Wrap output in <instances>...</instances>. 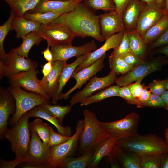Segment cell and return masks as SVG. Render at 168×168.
Segmentation results:
<instances>
[{"label": "cell", "mask_w": 168, "mask_h": 168, "mask_svg": "<svg viewBox=\"0 0 168 168\" xmlns=\"http://www.w3.org/2000/svg\"><path fill=\"white\" fill-rule=\"evenodd\" d=\"M145 3L147 5H152L157 3V0H139Z\"/></svg>", "instance_id": "91938a15"}, {"label": "cell", "mask_w": 168, "mask_h": 168, "mask_svg": "<svg viewBox=\"0 0 168 168\" xmlns=\"http://www.w3.org/2000/svg\"><path fill=\"white\" fill-rule=\"evenodd\" d=\"M85 4L91 10H102L111 11L115 10L113 0H85Z\"/></svg>", "instance_id": "74e56055"}, {"label": "cell", "mask_w": 168, "mask_h": 168, "mask_svg": "<svg viewBox=\"0 0 168 168\" xmlns=\"http://www.w3.org/2000/svg\"><path fill=\"white\" fill-rule=\"evenodd\" d=\"M60 15L53 12L34 13L27 12L23 16L29 20L37 22L40 25H46L52 23Z\"/></svg>", "instance_id": "8d00e7d4"}, {"label": "cell", "mask_w": 168, "mask_h": 168, "mask_svg": "<svg viewBox=\"0 0 168 168\" xmlns=\"http://www.w3.org/2000/svg\"><path fill=\"white\" fill-rule=\"evenodd\" d=\"M52 23L66 26L76 37H91L101 42L105 40L100 32L99 16L84 2L79 3L72 10L60 15Z\"/></svg>", "instance_id": "6da1fadb"}, {"label": "cell", "mask_w": 168, "mask_h": 168, "mask_svg": "<svg viewBox=\"0 0 168 168\" xmlns=\"http://www.w3.org/2000/svg\"><path fill=\"white\" fill-rule=\"evenodd\" d=\"M116 141L114 138L110 136L97 144L94 148L88 167L96 168L104 157H109L111 154Z\"/></svg>", "instance_id": "cb8c5ba5"}, {"label": "cell", "mask_w": 168, "mask_h": 168, "mask_svg": "<svg viewBox=\"0 0 168 168\" xmlns=\"http://www.w3.org/2000/svg\"><path fill=\"white\" fill-rule=\"evenodd\" d=\"M30 128L33 129L42 140L45 146L49 148V145L50 133L49 126L44 123L40 118H37L29 124Z\"/></svg>", "instance_id": "e575fe53"}, {"label": "cell", "mask_w": 168, "mask_h": 168, "mask_svg": "<svg viewBox=\"0 0 168 168\" xmlns=\"http://www.w3.org/2000/svg\"><path fill=\"white\" fill-rule=\"evenodd\" d=\"M52 62L53 67L50 72L45 78L40 80L41 87L50 98L53 96L58 77L67 61L55 60Z\"/></svg>", "instance_id": "603a6c76"}, {"label": "cell", "mask_w": 168, "mask_h": 168, "mask_svg": "<svg viewBox=\"0 0 168 168\" xmlns=\"http://www.w3.org/2000/svg\"><path fill=\"white\" fill-rule=\"evenodd\" d=\"M168 44V29L160 38L150 44L148 49L151 50Z\"/></svg>", "instance_id": "c3c4849f"}, {"label": "cell", "mask_w": 168, "mask_h": 168, "mask_svg": "<svg viewBox=\"0 0 168 168\" xmlns=\"http://www.w3.org/2000/svg\"><path fill=\"white\" fill-rule=\"evenodd\" d=\"M16 15L11 10L9 17L7 20L0 26V58L4 57L6 54L4 48V42L5 37L9 32L12 30L11 23L12 20Z\"/></svg>", "instance_id": "f35d334b"}, {"label": "cell", "mask_w": 168, "mask_h": 168, "mask_svg": "<svg viewBox=\"0 0 168 168\" xmlns=\"http://www.w3.org/2000/svg\"><path fill=\"white\" fill-rule=\"evenodd\" d=\"M20 164L17 160L14 159L11 161L0 160V168H14Z\"/></svg>", "instance_id": "816d5d0a"}, {"label": "cell", "mask_w": 168, "mask_h": 168, "mask_svg": "<svg viewBox=\"0 0 168 168\" xmlns=\"http://www.w3.org/2000/svg\"><path fill=\"white\" fill-rule=\"evenodd\" d=\"M57 0V1H69L70 0Z\"/></svg>", "instance_id": "e7e4bbea"}, {"label": "cell", "mask_w": 168, "mask_h": 168, "mask_svg": "<svg viewBox=\"0 0 168 168\" xmlns=\"http://www.w3.org/2000/svg\"><path fill=\"white\" fill-rule=\"evenodd\" d=\"M148 86H144L138 99L141 104L142 107H143L144 105L149 100L152 94L150 90H148Z\"/></svg>", "instance_id": "f907efd6"}, {"label": "cell", "mask_w": 168, "mask_h": 168, "mask_svg": "<svg viewBox=\"0 0 168 168\" xmlns=\"http://www.w3.org/2000/svg\"><path fill=\"white\" fill-rule=\"evenodd\" d=\"M130 51L137 57L143 59L147 49L148 44L136 31L128 32Z\"/></svg>", "instance_id": "d6a6232c"}, {"label": "cell", "mask_w": 168, "mask_h": 168, "mask_svg": "<svg viewBox=\"0 0 168 168\" xmlns=\"http://www.w3.org/2000/svg\"><path fill=\"white\" fill-rule=\"evenodd\" d=\"M37 62L19 55L13 48L3 57L0 58V79L20 72L36 69Z\"/></svg>", "instance_id": "ba28073f"}, {"label": "cell", "mask_w": 168, "mask_h": 168, "mask_svg": "<svg viewBox=\"0 0 168 168\" xmlns=\"http://www.w3.org/2000/svg\"><path fill=\"white\" fill-rule=\"evenodd\" d=\"M83 114V126L79 139L78 152L81 155L110 137L101 127L95 113L86 109Z\"/></svg>", "instance_id": "277c9868"}, {"label": "cell", "mask_w": 168, "mask_h": 168, "mask_svg": "<svg viewBox=\"0 0 168 168\" xmlns=\"http://www.w3.org/2000/svg\"><path fill=\"white\" fill-rule=\"evenodd\" d=\"M168 29V16L164 15L161 19L141 36L147 44H151L160 38Z\"/></svg>", "instance_id": "83f0119b"}, {"label": "cell", "mask_w": 168, "mask_h": 168, "mask_svg": "<svg viewBox=\"0 0 168 168\" xmlns=\"http://www.w3.org/2000/svg\"><path fill=\"white\" fill-rule=\"evenodd\" d=\"M105 54L90 65L86 67L77 72H74L71 78L76 81L74 86L65 93H62L60 100L66 99L70 94L77 89H80L86 82L101 71L104 67V61L106 56Z\"/></svg>", "instance_id": "9a60e30c"}, {"label": "cell", "mask_w": 168, "mask_h": 168, "mask_svg": "<svg viewBox=\"0 0 168 168\" xmlns=\"http://www.w3.org/2000/svg\"><path fill=\"white\" fill-rule=\"evenodd\" d=\"M155 52L158 54H161L168 56V44L159 47L156 49Z\"/></svg>", "instance_id": "9f6ffc18"}, {"label": "cell", "mask_w": 168, "mask_h": 168, "mask_svg": "<svg viewBox=\"0 0 168 168\" xmlns=\"http://www.w3.org/2000/svg\"><path fill=\"white\" fill-rule=\"evenodd\" d=\"M39 71L30 69L11 75L7 77L10 86L20 87L30 92L41 94L50 98L41 87L37 77Z\"/></svg>", "instance_id": "4fadbf2b"}, {"label": "cell", "mask_w": 168, "mask_h": 168, "mask_svg": "<svg viewBox=\"0 0 168 168\" xmlns=\"http://www.w3.org/2000/svg\"><path fill=\"white\" fill-rule=\"evenodd\" d=\"M31 138L28 149V161L25 168H49L50 148L46 147L37 133L30 128Z\"/></svg>", "instance_id": "30bf717a"}, {"label": "cell", "mask_w": 168, "mask_h": 168, "mask_svg": "<svg viewBox=\"0 0 168 168\" xmlns=\"http://www.w3.org/2000/svg\"><path fill=\"white\" fill-rule=\"evenodd\" d=\"M117 75L111 70L107 75L104 77H93L82 89L72 96L69 102L70 105L72 106L80 103L96 91L110 86L117 79Z\"/></svg>", "instance_id": "7c38bea8"}, {"label": "cell", "mask_w": 168, "mask_h": 168, "mask_svg": "<svg viewBox=\"0 0 168 168\" xmlns=\"http://www.w3.org/2000/svg\"><path fill=\"white\" fill-rule=\"evenodd\" d=\"M131 0H113L115 7V11L121 16Z\"/></svg>", "instance_id": "681fc988"}, {"label": "cell", "mask_w": 168, "mask_h": 168, "mask_svg": "<svg viewBox=\"0 0 168 168\" xmlns=\"http://www.w3.org/2000/svg\"><path fill=\"white\" fill-rule=\"evenodd\" d=\"M118 96L124 99L128 104L134 105L138 108H142L138 99L133 96L128 85L120 87Z\"/></svg>", "instance_id": "60d3db41"}, {"label": "cell", "mask_w": 168, "mask_h": 168, "mask_svg": "<svg viewBox=\"0 0 168 168\" xmlns=\"http://www.w3.org/2000/svg\"><path fill=\"white\" fill-rule=\"evenodd\" d=\"M163 0H157V3L162 8V5Z\"/></svg>", "instance_id": "6125c7cd"}, {"label": "cell", "mask_w": 168, "mask_h": 168, "mask_svg": "<svg viewBox=\"0 0 168 168\" xmlns=\"http://www.w3.org/2000/svg\"><path fill=\"white\" fill-rule=\"evenodd\" d=\"M124 32L116 33L107 38L101 47L89 53L87 58L75 69L77 72L82 69L91 65L105 54L111 49L114 50L118 47L122 40Z\"/></svg>", "instance_id": "d6986e66"}, {"label": "cell", "mask_w": 168, "mask_h": 168, "mask_svg": "<svg viewBox=\"0 0 168 168\" xmlns=\"http://www.w3.org/2000/svg\"><path fill=\"white\" fill-rule=\"evenodd\" d=\"M152 94L161 96L166 90L164 79L154 80L148 86Z\"/></svg>", "instance_id": "ee69618b"}, {"label": "cell", "mask_w": 168, "mask_h": 168, "mask_svg": "<svg viewBox=\"0 0 168 168\" xmlns=\"http://www.w3.org/2000/svg\"><path fill=\"white\" fill-rule=\"evenodd\" d=\"M160 158V168H168V152L162 154Z\"/></svg>", "instance_id": "11a10c76"}, {"label": "cell", "mask_w": 168, "mask_h": 168, "mask_svg": "<svg viewBox=\"0 0 168 168\" xmlns=\"http://www.w3.org/2000/svg\"><path fill=\"white\" fill-rule=\"evenodd\" d=\"M79 3L77 0L66 1L41 0L34 9L28 12L30 13L53 12L61 14L72 10Z\"/></svg>", "instance_id": "44dd1931"}, {"label": "cell", "mask_w": 168, "mask_h": 168, "mask_svg": "<svg viewBox=\"0 0 168 168\" xmlns=\"http://www.w3.org/2000/svg\"><path fill=\"white\" fill-rule=\"evenodd\" d=\"M96 49V43L93 40H91L79 46H74L72 44L55 45L51 47L50 50L53 56L52 61H67L71 58L90 53Z\"/></svg>", "instance_id": "5bb4252c"}, {"label": "cell", "mask_w": 168, "mask_h": 168, "mask_svg": "<svg viewBox=\"0 0 168 168\" xmlns=\"http://www.w3.org/2000/svg\"><path fill=\"white\" fill-rule=\"evenodd\" d=\"M143 78H141L136 81L134 83L129 85L130 91L133 96L135 98L138 99L144 86V84H141V82Z\"/></svg>", "instance_id": "bcb514c9"}, {"label": "cell", "mask_w": 168, "mask_h": 168, "mask_svg": "<svg viewBox=\"0 0 168 168\" xmlns=\"http://www.w3.org/2000/svg\"><path fill=\"white\" fill-rule=\"evenodd\" d=\"M28 111L24 114L13 127L5 132L3 138L11 144V149L15 155V159L20 163L28 161V149L30 141Z\"/></svg>", "instance_id": "3957f363"}, {"label": "cell", "mask_w": 168, "mask_h": 168, "mask_svg": "<svg viewBox=\"0 0 168 168\" xmlns=\"http://www.w3.org/2000/svg\"><path fill=\"white\" fill-rule=\"evenodd\" d=\"M83 124V120H79L77 123L75 133L70 138L63 143L50 147L49 168L57 167L63 160L73 155L78 143Z\"/></svg>", "instance_id": "9c48e42d"}, {"label": "cell", "mask_w": 168, "mask_h": 168, "mask_svg": "<svg viewBox=\"0 0 168 168\" xmlns=\"http://www.w3.org/2000/svg\"><path fill=\"white\" fill-rule=\"evenodd\" d=\"M40 25L37 22L16 15L13 18L11 23L12 30L16 32V37L22 39L30 33L37 30Z\"/></svg>", "instance_id": "484cf974"}, {"label": "cell", "mask_w": 168, "mask_h": 168, "mask_svg": "<svg viewBox=\"0 0 168 168\" xmlns=\"http://www.w3.org/2000/svg\"><path fill=\"white\" fill-rule=\"evenodd\" d=\"M50 46L47 45L46 48L41 51V53L42 54L44 58L47 61H52L53 56L51 50L49 49Z\"/></svg>", "instance_id": "db71d44e"}, {"label": "cell", "mask_w": 168, "mask_h": 168, "mask_svg": "<svg viewBox=\"0 0 168 168\" xmlns=\"http://www.w3.org/2000/svg\"><path fill=\"white\" fill-rule=\"evenodd\" d=\"M49 145L50 147L63 143L71 137V136H68L56 132L50 126H49Z\"/></svg>", "instance_id": "b9f144b4"}, {"label": "cell", "mask_w": 168, "mask_h": 168, "mask_svg": "<svg viewBox=\"0 0 168 168\" xmlns=\"http://www.w3.org/2000/svg\"><path fill=\"white\" fill-rule=\"evenodd\" d=\"M112 153L122 168H140L141 156L137 154L126 152L115 144Z\"/></svg>", "instance_id": "d4e9b609"}, {"label": "cell", "mask_w": 168, "mask_h": 168, "mask_svg": "<svg viewBox=\"0 0 168 168\" xmlns=\"http://www.w3.org/2000/svg\"><path fill=\"white\" fill-rule=\"evenodd\" d=\"M80 2H82L83 1H84L85 0H77Z\"/></svg>", "instance_id": "03108f58"}, {"label": "cell", "mask_w": 168, "mask_h": 168, "mask_svg": "<svg viewBox=\"0 0 168 168\" xmlns=\"http://www.w3.org/2000/svg\"><path fill=\"white\" fill-rule=\"evenodd\" d=\"M28 112L30 117L41 118L51 123L56 127L58 133L68 136H72L71 127L63 126L57 118L46 113L40 105L35 106L29 111Z\"/></svg>", "instance_id": "4316f807"}, {"label": "cell", "mask_w": 168, "mask_h": 168, "mask_svg": "<svg viewBox=\"0 0 168 168\" xmlns=\"http://www.w3.org/2000/svg\"><path fill=\"white\" fill-rule=\"evenodd\" d=\"M121 56L128 64L133 67L140 63L143 60L131 52L125 53Z\"/></svg>", "instance_id": "7dc6e473"}, {"label": "cell", "mask_w": 168, "mask_h": 168, "mask_svg": "<svg viewBox=\"0 0 168 168\" xmlns=\"http://www.w3.org/2000/svg\"><path fill=\"white\" fill-rule=\"evenodd\" d=\"M89 53L78 57L71 63L65 64L58 77L54 92L52 97V103L56 104L60 100V96L63 93L62 90L67 82L71 78L76 68L87 58Z\"/></svg>", "instance_id": "ffe728a7"}, {"label": "cell", "mask_w": 168, "mask_h": 168, "mask_svg": "<svg viewBox=\"0 0 168 168\" xmlns=\"http://www.w3.org/2000/svg\"><path fill=\"white\" fill-rule=\"evenodd\" d=\"M42 68V72L43 75L42 78H45L51 71L52 67V62L48 61L44 65L41 66Z\"/></svg>", "instance_id": "f5cc1de1"}, {"label": "cell", "mask_w": 168, "mask_h": 168, "mask_svg": "<svg viewBox=\"0 0 168 168\" xmlns=\"http://www.w3.org/2000/svg\"><path fill=\"white\" fill-rule=\"evenodd\" d=\"M16 103V110L10 120L13 125L26 112L35 106L44 103H49L50 98L41 94L29 92L18 87L10 86L8 89Z\"/></svg>", "instance_id": "5b68a950"}, {"label": "cell", "mask_w": 168, "mask_h": 168, "mask_svg": "<svg viewBox=\"0 0 168 168\" xmlns=\"http://www.w3.org/2000/svg\"><path fill=\"white\" fill-rule=\"evenodd\" d=\"M147 4L139 0H131L122 15L125 30L131 32L136 30L140 14Z\"/></svg>", "instance_id": "7402d4cb"}, {"label": "cell", "mask_w": 168, "mask_h": 168, "mask_svg": "<svg viewBox=\"0 0 168 168\" xmlns=\"http://www.w3.org/2000/svg\"><path fill=\"white\" fill-rule=\"evenodd\" d=\"M101 33L105 40L119 32L125 31L122 17L115 11L99 15Z\"/></svg>", "instance_id": "e0dca14e"}, {"label": "cell", "mask_w": 168, "mask_h": 168, "mask_svg": "<svg viewBox=\"0 0 168 168\" xmlns=\"http://www.w3.org/2000/svg\"><path fill=\"white\" fill-rule=\"evenodd\" d=\"M139 119V115L133 112L119 120L100 123L105 132L116 141L138 134Z\"/></svg>", "instance_id": "52a82bcc"}, {"label": "cell", "mask_w": 168, "mask_h": 168, "mask_svg": "<svg viewBox=\"0 0 168 168\" xmlns=\"http://www.w3.org/2000/svg\"><path fill=\"white\" fill-rule=\"evenodd\" d=\"M120 87L117 85L110 86L85 99L80 103V105L87 106L92 103L100 102L108 98L118 96Z\"/></svg>", "instance_id": "4dcf8cb0"}, {"label": "cell", "mask_w": 168, "mask_h": 168, "mask_svg": "<svg viewBox=\"0 0 168 168\" xmlns=\"http://www.w3.org/2000/svg\"><path fill=\"white\" fill-rule=\"evenodd\" d=\"M168 64L166 56H158L143 60L134 66L127 73L117 78L115 82L120 87L129 85L150 73L161 69Z\"/></svg>", "instance_id": "8992f818"}, {"label": "cell", "mask_w": 168, "mask_h": 168, "mask_svg": "<svg viewBox=\"0 0 168 168\" xmlns=\"http://www.w3.org/2000/svg\"><path fill=\"white\" fill-rule=\"evenodd\" d=\"M38 31L50 47L57 45L70 44L76 37L66 26L60 24L51 23L40 25Z\"/></svg>", "instance_id": "8fae6325"}, {"label": "cell", "mask_w": 168, "mask_h": 168, "mask_svg": "<svg viewBox=\"0 0 168 168\" xmlns=\"http://www.w3.org/2000/svg\"><path fill=\"white\" fill-rule=\"evenodd\" d=\"M16 110L15 100L8 89L2 86L0 90V137L3 138L8 129V120L9 116L14 113Z\"/></svg>", "instance_id": "ac0fdd59"}, {"label": "cell", "mask_w": 168, "mask_h": 168, "mask_svg": "<svg viewBox=\"0 0 168 168\" xmlns=\"http://www.w3.org/2000/svg\"><path fill=\"white\" fill-rule=\"evenodd\" d=\"M94 148L86 152L81 156L74 157L69 156L63 160L58 165L61 168H85L88 167Z\"/></svg>", "instance_id": "f1b7e54d"}, {"label": "cell", "mask_w": 168, "mask_h": 168, "mask_svg": "<svg viewBox=\"0 0 168 168\" xmlns=\"http://www.w3.org/2000/svg\"><path fill=\"white\" fill-rule=\"evenodd\" d=\"M9 6L11 10L19 16L34 9L41 0H3Z\"/></svg>", "instance_id": "1f68e13d"}, {"label": "cell", "mask_w": 168, "mask_h": 168, "mask_svg": "<svg viewBox=\"0 0 168 168\" xmlns=\"http://www.w3.org/2000/svg\"><path fill=\"white\" fill-rule=\"evenodd\" d=\"M165 83V86L166 90H168V77L164 79Z\"/></svg>", "instance_id": "be15d7a7"}, {"label": "cell", "mask_w": 168, "mask_h": 168, "mask_svg": "<svg viewBox=\"0 0 168 168\" xmlns=\"http://www.w3.org/2000/svg\"><path fill=\"white\" fill-rule=\"evenodd\" d=\"M164 14L168 16V0H163L162 5Z\"/></svg>", "instance_id": "680465c9"}, {"label": "cell", "mask_w": 168, "mask_h": 168, "mask_svg": "<svg viewBox=\"0 0 168 168\" xmlns=\"http://www.w3.org/2000/svg\"><path fill=\"white\" fill-rule=\"evenodd\" d=\"M22 40L21 44L15 48L19 55L28 58L29 53L32 47L38 45L43 39L37 30L29 34Z\"/></svg>", "instance_id": "f546056e"}, {"label": "cell", "mask_w": 168, "mask_h": 168, "mask_svg": "<svg viewBox=\"0 0 168 168\" xmlns=\"http://www.w3.org/2000/svg\"><path fill=\"white\" fill-rule=\"evenodd\" d=\"M165 141L168 144V128H167L164 132Z\"/></svg>", "instance_id": "94428289"}, {"label": "cell", "mask_w": 168, "mask_h": 168, "mask_svg": "<svg viewBox=\"0 0 168 168\" xmlns=\"http://www.w3.org/2000/svg\"><path fill=\"white\" fill-rule=\"evenodd\" d=\"M160 156L154 154L141 156L140 168H160Z\"/></svg>", "instance_id": "ab89813d"}, {"label": "cell", "mask_w": 168, "mask_h": 168, "mask_svg": "<svg viewBox=\"0 0 168 168\" xmlns=\"http://www.w3.org/2000/svg\"><path fill=\"white\" fill-rule=\"evenodd\" d=\"M130 51L129 40L128 32L125 30L121 41L117 48L111 53L113 54L121 56Z\"/></svg>", "instance_id": "7bdbcfd3"}, {"label": "cell", "mask_w": 168, "mask_h": 168, "mask_svg": "<svg viewBox=\"0 0 168 168\" xmlns=\"http://www.w3.org/2000/svg\"><path fill=\"white\" fill-rule=\"evenodd\" d=\"M39 105L46 113L57 118L61 124L65 116L72 110V106L70 105L62 106L55 104L51 105L49 103H44Z\"/></svg>", "instance_id": "836d02e7"}, {"label": "cell", "mask_w": 168, "mask_h": 168, "mask_svg": "<svg viewBox=\"0 0 168 168\" xmlns=\"http://www.w3.org/2000/svg\"><path fill=\"white\" fill-rule=\"evenodd\" d=\"M164 15L162 8L157 4L152 5L146 4L138 17L136 31L142 36L157 22Z\"/></svg>", "instance_id": "2e32d148"}, {"label": "cell", "mask_w": 168, "mask_h": 168, "mask_svg": "<svg viewBox=\"0 0 168 168\" xmlns=\"http://www.w3.org/2000/svg\"><path fill=\"white\" fill-rule=\"evenodd\" d=\"M164 103L161 96L152 94L149 100L143 105V107H154L164 108Z\"/></svg>", "instance_id": "f6af8a7d"}, {"label": "cell", "mask_w": 168, "mask_h": 168, "mask_svg": "<svg viewBox=\"0 0 168 168\" xmlns=\"http://www.w3.org/2000/svg\"><path fill=\"white\" fill-rule=\"evenodd\" d=\"M108 61L111 70L117 74H125L134 67L128 64L120 55L111 54L108 57Z\"/></svg>", "instance_id": "d590c367"}, {"label": "cell", "mask_w": 168, "mask_h": 168, "mask_svg": "<svg viewBox=\"0 0 168 168\" xmlns=\"http://www.w3.org/2000/svg\"><path fill=\"white\" fill-rule=\"evenodd\" d=\"M161 96L165 104L164 109L168 110V90H166Z\"/></svg>", "instance_id": "6f0895ef"}, {"label": "cell", "mask_w": 168, "mask_h": 168, "mask_svg": "<svg viewBox=\"0 0 168 168\" xmlns=\"http://www.w3.org/2000/svg\"><path fill=\"white\" fill-rule=\"evenodd\" d=\"M115 144L124 151L136 153L141 156L148 154L161 156L168 152V144L156 135L149 133L135 135L116 141Z\"/></svg>", "instance_id": "7a4b0ae2"}]
</instances>
